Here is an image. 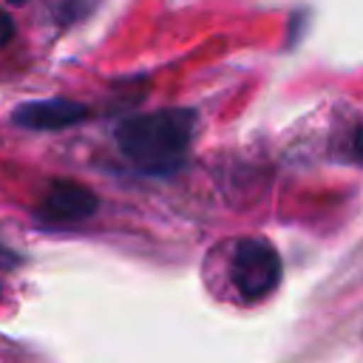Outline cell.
<instances>
[{"label":"cell","instance_id":"1","mask_svg":"<svg viewBox=\"0 0 363 363\" xmlns=\"http://www.w3.org/2000/svg\"><path fill=\"white\" fill-rule=\"evenodd\" d=\"M196 116L184 108L153 111L130 116L116 128V145L122 156L142 173L164 176L173 173L193 139Z\"/></svg>","mask_w":363,"mask_h":363},{"label":"cell","instance_id":"2","mask_svg":"<svg viewBox=\"0 0 363 363\" xmlns=\"http://www.w3.org/2000/svg\"><path fill=\"white\" fill-rule=\"evenodd\" d=\"M230 278L244 301H261L281 284V258L264 238H241L230 261Z\"/></svg>","mask_w":363,"mask_h":363},{"label":"cell","instance_id":"3","mask_svg":"<svg viewBox=\"0 0 363 363\" xmlns=\"http://www.w3.org/2000/svg\"><path fill=\"white\" fill-rule=\"evenodd\" d=\"M96 207H99V201L88 187L60 179L43 196V201L37 207V218H43L48 224H74V221L91 218L96 213Z\"/></svg>","mask_w":363,"mask_h":363},{"label":"cell","instance_id":"4","mask_svg":"<svg viewBox=\"0 0 363 363\" xmlns=\"http://www.w3.org/2000/svg\"><path fill=\"white\" fill-rule=\"evenodd\" d=\"M88 116V108L74 99H28L11 111V122L26 130H62Z\"/></svg>","mask_w":363,"mask_h":363},{"label":"cell","instance_id":"5","mask_svg":"<svg viewBox=\"0 0 363 363\" xmlns=\"http://www.w3.org/2000/svg\"><path fill=\"white\" fill-rule=\"evenodd\" d=\"M45 3L60 26H74L99 6V0H45Z\"/></svg>","mask_w":363,"mask_h":363},{"label":"cell","instance_id":"6","mask_svg":"<svg viewBox=\"0 0 363 363\" xmlns=\"http://www.w3.org/2000/svg\"><path fill=\"white\" fill-rule=\"evenodd\" d=\"M11 37H14V23H11V17L0 9V48H6V45L11 43Z\"/></svg>","mask_w":363,"mask_h":363},{"label":"cell","instance_id":"7","mask_svg":"<svg viewBox=\"0 0 363 363\" xmlns=\"http://www.w3.org/2000/svg\"><path fill=\"white\" fill-rule=\"evenodd\" d=\"M20 264H23V258H20L14 250H9V247L0 244V269L6 272V269H14V267H20Z\"/></svg>","mask_w":363,"mask_h":363},{"label":"cell","instance_id":"8","mask_svg":"<svg viewBox=\"0 0 363 363\" xmlns=\"http://www.w3.org/2000/svg\"><path fill=\"white\" fill-rule=\"evenodd\" d=\"M6 3H9V6H26L28 0H6Z\"/></svg>","mask_w":363,"mask_h":363}]
</instances>
